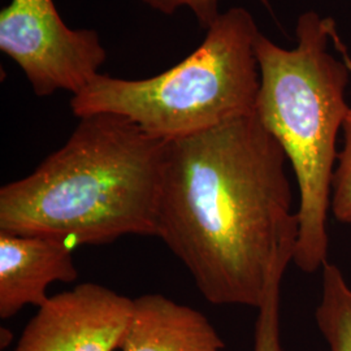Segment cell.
<instances>
[{"label":"cell","mask_w":351,"mask_h":351,"mask_svg":"<svg viewBox=\"0 0 351 351\" xmlns=\"http://www.w3.org/2000/svg\"><path fill=\"white\" fill-rule=\"evenodd\" d=\"M288 158L256 112L165 145L156 237L213 304L259 308L293 262Z\"/></svg>","instance_id":"obj_1"},{"label":"cell","mask_w":351,"mask_h":351,"mask_svg":"<svg viewBox=\"0 0 351 351\" xmlns=\"http://www.w3.org/2000/svg\"><path fill=\"white\" fill-rule=\"evenodd\" d=\"M165 145L119 114L81 117L33 173L0 189V232L75 245L156 236Z\"/></svg>","instance_id":"obj_2"},{"label":"cell","mask_w":351,"mask_h":351,"mask_svg":"<svg viewBox=\"0 0 351 351\" xmlns=\"http://www.w3.org/2000/svg\"><path fill=\"white\" fill-rule=\"evenodd\" d=\"M333 21L315 11L297 20L294 49L261 34V88L255 112L285 152L300 191L293 262L304 274L328 263V213L339 158L337 138L350 106L349 68L329 51Z\"/></svg>","instance_id":"obj_3"},{"label":"cell","mask_w":351,"mask_h":351,"mask_svg":"<svg viewBox=\"0 0 351 351\" xmlns=\"http://www.w3.org/2000/svg\"><path fill=\"white\" fill-rule=\"evenodd\" d=\"M251 13L233 7L206 30L199 47L175 66L143 80L98 75L72 95L81 119L95 113L126 117L154 138H185L255 112L261 88Z\"/></svg>","instance_id":"obj_4"},{"label":"cell","mask_w":351,"mask_h":351,"mask_svg":"<svg viewBox=\"0 0 351 351\" xmlns=\"http://www.w3.org/2000/svg\"><path fill=\"white\" fill-rule=\"evenodd\" d=\"M0 50L37 97L60 90L75 95L101 75L107 59L98 32L71 29L53 0H11L0 12Z\"/></svg>","instance_id":"obj_5"},{"label":"cell","mask_w":351,"mask_h":351,"mask_svg":"<svg viewBox=\"0 0 351 351\" xmlns=\"http://www.w3.org/2000/svg\"><path fill=\"white\" fill-rule=\"evenodd\" d=\"M134 300L94 282L50 297L27 323L14 351L120 349Z\"/></svg>","instance_id":"obj_6"},{"label":"cell","mask_w":351,"mask_h":351,"mask_svg":"<svg viewBox=\"0 0 351 351\" xmlns=\"http://www.w3.org/2000/svg\"><path fill=\"white\" fill-rule=\"evenodd\" d=\"M78 277L69 243L60 239L0 232V317L49 301L47 288Z\"/></svg>","instance_id":"obj_7"},{"label":"cell","mask_w":351,"mask_h":351,"mask_svg":"<svg viewBox=\"0 0 351 351\" xmlns=\"http://www.w3.org/2000/svg\"><path fill=\"white\" fill-rule=\"evenodd\" d=\"M120 350L226 351L204 315L162 294L134 300Z\"/></svg>","instance_id":"obj_8"},{"label":"cell","mask_w":351,"mask_h":351,"mask_svg":"<svg viewBox=\"0 0 351 351\" xmlns=\"http://www.w3.org/2000/svg\"><path fill=\"white\" fill-rule=\"evenodd\" d=\"M322 297L315 317L329 351H351V287L336 264L322 268Z\"/></svg>","instance_id":"obj_9"},{"label":"cell","mask_w":351,"mask_h":351,"mask_svg":"<svg viewBox=\"0 0 351 351\" xmlns=\"http://www.w3.org/2000/svg\"><path fill=\"white\" fill-rule=\"evenodd\" d=\"M285 271V268H281L272 277L263 303L258 308L254 351H282L280 333V287Z\"/></svg>","instance_id":"obj_10"},{"label":"cell","mask_w":351,"mask_h":351,"mask_svg":"<svg viewBox=\"0 0 351 351\" xmlns=\"http://www.w3.org/2000/svg\"><path fill=\"white\" fill-rule=\"evenodd\" d=\"M342 136L343 143L332 182L330 211L339 223L351 224V108L342 128Z\"/></svg>","instance_id":"obj_11"},{"label":"cell","mask_w":351,"mask_h":351,"mask_svg":"<svg viewBox=\"0 0 351 351\" xmlns=\"http://www.w3.org/2000/svg\"><path fill=\"white\" fill-rule=\"evenodd\" d=\"M150 8L164 13L173 14L180 8H188L195 16L203 30H207L219 19L221 12L219 11L220 0H141ZM265 8L271 10L269 0H258Z\"/></svg>","instance_id":"obj_12"},{"label":"cell","mask_w":351,"mask_h":351,"mask_svg":"<svg viewBox=\"0 0 351 351\" xmlns=\"http://www.w3.org/2000/svg\"><path fill=\"white\" fill-rule=\"evenodd\" d=\"M13 336L12 333L8 330V329H1V348H7L10 345V342L12 341Z\"/></svg>","instance_id":"obj_13"}]
</instances>
